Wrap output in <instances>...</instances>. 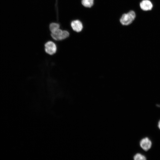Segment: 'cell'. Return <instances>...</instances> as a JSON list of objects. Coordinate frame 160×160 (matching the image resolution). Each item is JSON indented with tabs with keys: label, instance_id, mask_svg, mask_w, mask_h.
Listing matches in <instances>:
<instances>
[{
	"label": "cell",
	"instance_id": "8992f818",
	"mask_svg": "<svg viewBox=\"0 0 160 160\" xmlns=\"http://www.w3.org/2000/svg\"><path fill=\"white\" fill-rule=\"evenodd\" d=\"M140 7L143 11L151 10L153 7V5L149 0H143L140 3Z\"/></svg>",
	"mask_w": 160,
	"mask_h": 160
},
{
	"label": "cell",
	"instance_id": "52a82bcc",
	"mask_svg": "<svg viewBox=\"0 0 160 160\" xmlns=\"http://www.w3.org/2000/svg\"><path fill=\"white\" fill-rule=\"evenodd\" d=\"M60 25L57 23H52L49 25V28L50 32L60 28Z\"/></svg>",
	"mask_w": 160,
	"mask_h": 160
},
{
	"label": "cell",
	"instance_id": "7a4b0ae2",
	"mask_svg": "<svg viewBox=\"0 0 160 160\" xmlns=\"http://www.w3.org/2000/svg\"><path fill=\"white\" fill-rule=\"evenodd\" d=\"M44 49L46 54L50 55H52L56 53L57 47L56 43L51 40H49L44 43Z\"/></svg>",
	"mask_w": 160,
	"mask_h": 160
},
{
	"label": "cell",
	"instance_id": "9c48e42d",
	"mask_svg": "<svg viewBox=\"0 0 160 160\" xmlns=\"http://www.w3.org/2000/svg\"><path fill=\"white\" fill-rule=\"evenodd\" d=\"M134 159L135 160H145L146 157L144 155L140 153L136 154L134 156Z\"/></svg>",
	"mask_w": 160,
	"mask_h": 160
},
{
	"label": "cell",
	"instance_id": "6da1fadb",
	"mask_svg": "<svg viewBox=\"0 0 160 160\" xmlns=\"http://www.w3.org/2000/svg\"><path fill=\"white\" fill-rule=\"evenodd\" d=\"M70 33L66 30H62L60 28L51 32L52 38L55 41H60L67 39L69 36Z\"/></svg>",
	"mask_w": 160,
	"mask_h": 160
},
{
	"label": "cell",
	"instance_id": "30bf717a",
	"mask_svg": "<svg viewBox=\"0 0 160 160\" xmlns=\"http://www.w3.org/2000/svg\"><path fill=\"white\" fill-rule=\"evenodd\" d=\"M158 127L160 129V120L159 121V122L158 123Z\"/></svg>",
	"mask_w": 160,
	"mask_h": 160
},
{
	"label": "cell",
	"instance_id": "ba28073f",
	"mask_svg": "<svg viewBox=\"0 0 160 160\" xmlns=\"http://www.w3.org/2000/svg\"><path fill=\"white\" fill-rule=\"evenodd\" d=\"M83 5L86 7H91L94 4V0H82Z\"/></svg>",
	"mask_w": 160,
	"mask_h": 160
},
{
	"label": "cell",
	"instance_id": "5b68a950",
	"mask_svg": "<svg viewBox=\"0 0 160 160\" xmlns=\"http://www.w3.org/2000/svg\"><path fill=\"white\" fill-rule=\"evenodd\" d=\"M71 25L73 30L77 32L81 31L83 28L82 23L77 20L72 21L71 23Z\"/></svg>",
	"mask_w": 160,
	"mask_h": 160
},
{
	"label": "cell",
	"instance_id": "3957f363",
	"mask_svg": "<svg viewBox=\"0 0 160 160\" xmlns=\"http://www.w3.org/2000/svg\"><path fill=\"white\" fill-rule=\"evenodd\" d=\"M135 17V12L131 10L127 13L123 14L120 19V22L123 25H128L133 21Z\"/></svg>",
	"mask_w": 160,
	"mask_h": 160
},
{
	"label": "cell",
	"instance_id": "277c9868",
	"mask_svg": "<svg viewBox=\"0 0 160 160\" xmlns=\"http://www.w3.org/2000/svg\"><path fill=\"white\" fill-rule=\"evenodd\" d=\"M140 144L141 148L145 151H147L150 149L152 145L151 140L147 137L142 139Z\"/></svg>",
	"mask_w": 160,
	"mask_h": 160
}]
</instances>
